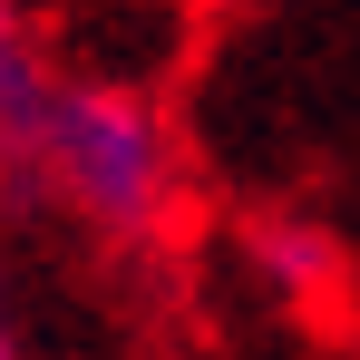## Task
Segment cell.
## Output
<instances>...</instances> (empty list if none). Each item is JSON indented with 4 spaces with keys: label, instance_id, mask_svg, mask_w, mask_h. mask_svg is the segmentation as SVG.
<instances>
[{
    "label": "cell",
    "instance_id": "cell-1",
    "mask_svg": "<svg viewBox=\"0 0 360 360\" xmlns=\"http://www.w3.org/2000/svg\"><path fill=\"white\" fill-rule=\"evenodd\" d=\"M0 195L59 214L108 253H136L166 243L185 214V136L146 88L59 78L39 59V78L0 108Z\"/></svg>",
    "mask_w": 360,
    "mask_h": 360
},
{
    "label": "cell",
    "instance_id": "cell-2",
    "mask_svg": "<svg viewBox=\"0 0 360 360\" xmlns=\"http://www.w3.org/2000/svg\"><path fill=\"white\" fill-rule=\"evenodd\" d=\"M39 78V49H30V20H20V0H0V108L20 98Z\"/></svg>",
    "mask_w": 360,
    "mask_h": 360
},
{
    "label": "cell",
    "instance_id": "cell-3",
    "mask_svg": "<svg viewBox=\"0 0 360 360\" xmlns=\"http://www.w3.org/2000/svg\"><path fill=\"white\" fill-rule=\"evenodd\" d=\"M0 360H20V331H10V273H0Z\"/></svg>",
    "mask_w": 360,
    "mask_h": 360
}]
</instances>
